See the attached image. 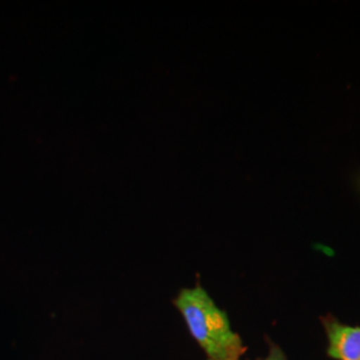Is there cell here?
Returning <instances> with one entry per match:
<instances>
[{"mask_svg":"<svg viewBox=\"0 0 360 360\" xmlns=\"http://www.w3.org/2000/svg\"><path fill=\"white\" fill-rule=\"evenodd\" d=\"M207 360H211V359H207Z\"/></svg>","mask_w":360,"mask_h":360,"instance_id":"4","label":"cell"},{"mask_svg":"<svg viewBox=\"0 0 360 360\" xmlns=\"http://www.w3.org/2000/svg\"><path fill=\"white\" fill-rule=\"evenodd\" d=\"M263 360H287V358H285V355H284V352L281 349V347L272 346L270 348L269 355Z\"/></svg>","mask_w":360,"mask_h":360,"instance_id":"3","label":"cell"},{"mask_svg":"<svg viewBox=\"0 0 360 360\" xmlns=\"http://www.w3.org/2000/svg\"><path fill=\"white\" fill-rule=\"evenodd\" d=\"M327 354L335 360H360V326L340 322L326 323Z\"/></svg>","mask_w":360,"mask_h":360,"instance_id":"2","label":"cell"},{"mask_svg":"<svg viewBox=\"0 0 360 360\" xmlns=\"http://www.w3.org/2000/svg\"><path fill=\"white\" fill-rule=\"evenodd\" d=\"M175 306L195 342L211 360H240L243 340L232 328L227 314L202 285L183 288Z\"/></svg>","mask_w":360,"mask_h":360,"instance_id":"1","label":"cell"}]
</instances>
